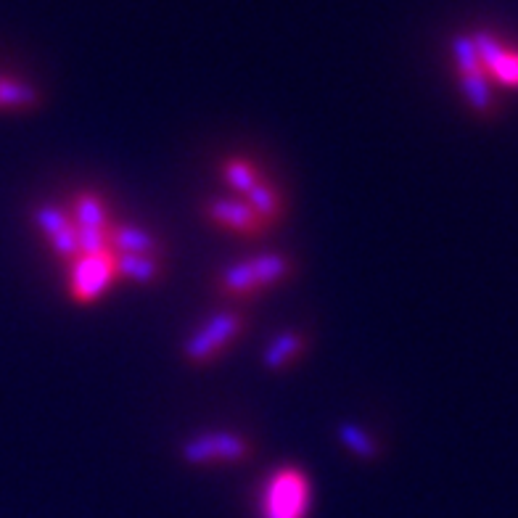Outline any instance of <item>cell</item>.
<instances>
[{
    "label": "cell",
    "mask_w": 518,
    "mask_h": 518,
    "mask_svg": "<svg viewBox=\"0 0 518 518\" xmlns=\"http://www.w3.org/2000/svg\"><path fill=\"white\" fill-rule=\"evenodd\" d=\"M262 178L265 175L252 162H246V159H228L225 167H222V180H225L230 191L236 193L238 199H246Z\"/></svg>",
    "instance_id": "obj_13"
},
{
    "label": "cell",
    "mask_w": 518,
    "mask_h": 518,
    "mask_svg": "<svg viewBox=\"0 0 518 518\" xmlns=\"http://www.w3.org/2000/svg\"><path fill=\"white\" fill-rule=\"evenodd\" d=\"M207 212L217 228L241 233V236H257L259 230L267 228L244 199H212L207 204Z\"/></svg>",
    "instance_id": "obj_8"
},
{
    "label": "cell",
    "mask_w": 518,
    "mask_h": 518,
    "mask_svg": "<svg viewBox=\"0 0 518 518\" xmlns=\"http://www.w3.org/2000/svg\"><path fill=\"white\" fill-rule=\"evenodd\" d=\"M69 215L74 217V222H77L80 228L111 230V225H114L109 207L101 201V196H96V193H90V191L74 193Z\"/></svg>",
    "instance_id": "obj_11"
},
{
    "label": "cell",
    "mask_w": 518,
    "mask_h": 518,
    "mask_svg": "<svg viewBox=\"0 0 518 518\" xmlns=\"http://www.w3.org/2000/svg\"><path fill=\"white\" fill-rule=\"evenodd\" d=\"M460 88L466 93L468 104L474 106L476 111H481V114H489V111H492L495 98H492L489 77L484 69H479V72H460Z\"/></svg>",
    "instance_id": "obj_15"
},
{
    "label": "cell",
    "mask_w": 518,
    "mask_h": 518,
    "mask_svg": "<svg viewBox=\"0 0 518 518\" xmlns=\"http://www.w3.org/2000/svg\"><path fill=\"white\" fill-rule=\"evenodd\" d=\"M304 347H307V339H304L302 331L275 333L270 344L265 347V352H262V365L267 370L289 368L291 363H296L302 357Z\"/></svg>",
    "instance_id": "obj_10"
},
{
    "label": "cell",
    "mask_w": 518,
    "mask_h": 518,
    "mask_svg": "<svg viewBox=\"0 0 518 518\" xmlns=\"http://www.w3.org/2000/svg\"><path fill=\"white\" fill-rule=\"evenodd\" d=\"M40 106V93L30 82L14 80V77H0V109L6 111H27Z\"/></svg>",
    "instance_id": "obj_12"
},
{
    "label": "cell",
    "mask_w": 518,
    "mask_h": 518,
    "mask_svg": "<svg viewBox=\"0 0 518 518\" xmlns=\"http://www.w3.org/2000/svg\"><path fill=\"white\" fill-rule=\"evenodd\" d=\"M109 246L114 254H141V257H156L159 241L151 230L133 225V222H114L109 233Z\"/></svg>",
    "instance_id": "obj_9"
},
{
    "label": "cell",
    "mask_w": 518,
    "mask_h": 518,
    "mask_svg": "<svg viewBox=\"0 0 518 518\" xmlns=\"http://www.w3.org/2000/svg\"><path fill=\"white\" fill-rule=\"evenodd\" d=\"M339 439H341V444H344V447H347L352 455H357L360 460L378 458V442L373 439V434H368V431L363 429V426H355V423H341Z\"/></svg>",
    "instance_id": "obj_16"
},
{
    "label": "cell",
    "mask_w": 518,
    "mask_h": 518,
    "mask_svg": "<svg viewBox=\"0 0 518 518\" xmlns=\"http://www.w3.org/2000/svg\"><path fill=\"white\" fill-rule=\"evenodd\" d=\"M159 259L156 257H141V254H117V273L119 278L138 283V286H148L159 278Z\"/></svg>",
    "instance_id": "obj_14"
},
{
    "label": "cell",
    "mask_w": 518,
    "mask_h": 518,
    "mask_svg": "<svg viewBox=\"0 0 518 518\" xmlns=\"http://www.w3.org/2000/svg\"><path fill=\"white\" fill-rule=\"evenodd\" d=\"M291 275V262L283 254L267 252L233 262L220 275V291L228 296H252L286 281Z\"/></svg>",
    "instance_id": "obj_2"
},
{
    "label": "cell",
    "mask_w": 518,
    "mask_h": 518,
    "mask_svg": "<svg viewBox=\"0 0 518 518\" xmlns=\"http://www.w3.org/2000/svg\"><path fill=\"white\" fill-rule=\"evenodd\" d=\"M35 225L43 233L45 244L51 246V252L64 262H72L80 257V236H77V222L69 215V209L59 204H43L35 209Z\"/></svg>",
    "instance_id": "obj_6"
},
{
    "label": "cell",
    "mask_w": 518,
    "mask_h": 518,
    "mask_svg": "<svg viewBox=\"0 0 518 518\" xmlns=\"http://www.w3.org/2000/svg\"><path fill=\"white\" fill-rule=\"evenodd\" d=\"M241 331H244V318L238 312H217L185 339L183 357L193 365L209 363L220 355L222 349H228V344H233L241 336Z\"/></svg>",
    "instance_id": "obj_5"
},
{
    "label": "cell",
    "mask_w": 518,
    "mask_h": 518,
    "mask_svg": "<svg viewBox=\"0 0 518 518\" xmlns=\"http://www.w3.org/2000/svg\"><path fill=\"white\" fill-rule=\"evenodd\" d=\"M471 37H474L481 67H484L487 77L503 82V85H511V88H518V53L508 51L500 40H495L487 32H476Z\"/></svg>",
    "instance_id": "obj_7"
},
{
    "label": "cell",
    "mask_w": 518,
    "mask_h": 518,
    "mask_svg": "<svg viewBox=\"0 0 518 518\" xmlns=\"http://www.w3.org/2000/svg\"><path fill=\"white\" fill-rule=\"evenodd\" d=\"M252 455V444L236 431H204L185 439L180 458L188 466H233Z\"/></svg>",
    "instance_id": "obj_4"
},
{
    "label": "cell",
    "mask_w": 518,
    "mask_h": 518,
    "mask_svg": "<svg viewBox=\"0 0 518 518\" xmlns=\"http://www.w3.org/2000/svg\"><path fill=\"white\" fill-rule=\"evenodd\" d=\"M312 484L302 468L283 466L267 476L259 495V518H307Z\"/></svg>",
    "instance_id": "obj_1"
},
{
    "label": "cell",
    "mask_w": 518,
    "mask_h": 518,
    "mask_svg": "<svg viewBox=\"0 0 518 518\" xmlns=\"http://www.w3.org/2000/svg\"><path fill=\"white\" fill-rule=\"evenodd\" d=\"M119 278L117 254H80L69 262L67 291L74 302L93 304L106 294Z\"/></svg>",
    "instance_id": "obj_3"
}]
</instances>
